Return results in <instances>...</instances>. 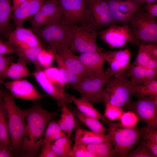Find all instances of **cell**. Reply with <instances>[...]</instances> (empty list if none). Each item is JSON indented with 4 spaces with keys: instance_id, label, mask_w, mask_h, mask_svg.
I'll list each match as a JSON object with an SVG mask.
<instances>
[{
    "instance_id": "cell-1",
    "label": "cell",
    "mask_w": 157,
    "mask_h": 157,
    "mask_svg": "<svg viewBox=\"0 0 157 157\" xmlns=\"http://www.w3.org/2000/svg\"><path fill=\"white\" fill-rule=\"evenodd\" d=\"M26 110L25 132L19 153L22 156H33L39 153L46 126L58 114L47 111L38 103Z\"/></svg>"
},
{
    "instance_id": "cell-2",
    "label": "cell",
    "mask_w": 157,
    "mask_h": 157,
    "mask_svg": "<svg viewBox=\"0 0 157 157\" xmlns=\"http://www.w3.org/2000/svg\"><path fill=\"white\" fill-rule=\"evenodd\" d=\"M5 109L10 147L13 152L19 153L25 129L26 110L19 108L10 93L1 90Z\"/></svg>"
},
{
    "instance_id": "cell-3",
    "label": "cell",
    "mask_w": 157,
    "mask_h": 157,
    "mask_svg": "<svg viewBox=\"0 0 157 157\" xmlns=\"http://www.w3.org/2000/svg\"><path fill=\"white\" fill-rule=\"evenodd\" d=\"M109 138L114 145V156L127 157L130 150L139 140L140 130L136 126L125 127L120 123L107 120Z\"/></svg>"
},
{
    "instance_id": "cell-4",
    "label": "cell",
    "mask_w": 157,
    "mask_h": 157,
    "mask_svg": "<svg viewBox=\"0 0 157 157\" xmlns=\"http://www.w3.org/2000/svg\"><path fill=\"white\" fill-rule=\"evenodd\" d=\"M67 26L70 49L73 52L81 53L102 52L96 42L98 34L97 30L87 24Z\"/></svg>"
},
{
    "instance_id": "cell-5",
    "label": "cell",
    "mask_w": 157,
    "mask_h": 157,
    "mask_svg": "<svg viewBox=\"0 0 157 157\" xmlns=\"http://www.w3.org/2000/svg\"><path fill=\"white\" fill-rule=\"evenodd\" d=\"M124 73L118 76L110 78L104 90V103H109L126 107L131 102V95L134 86Z\"/></svg>"
},
{
    "instance_id": "cell-6",
    "label": "cell",
    "mask_w": 157,
    "mask_h": 157,
    "mask_svg": "<svg viewBox=\"0 0 157 157\" xmlns=\"http://www.w3.org/2000/svg\"><path fill=\"white\" fill-rule=\"evenodd\" d=\"M35 33L48 43L54 54L64 48L70 49L67 26L61 19L45 25Z\"/></svg>"
},
{
    "instance_id": "cell-7",
    "label": "cell",
    "mask_w": 157,
    "mask_h": 157,
    "mask_svg": "<svg viewBox=\"0 0 157 157\" xmlns=\"http://www.w3.org/2000/svg\"><path fill=\"white\" fill-rule=\"evenodd\" d=\"M129 23L138 41L140 40L156 44L157 22L155 17L151 16L147 12L138 10L131 17Z\"/></svg>"
},
{
    "instance_id": "cell-8",
    "label": "cell",
    "mask_w": 157,
    "mask_h": 157,
    "mask_svg": "<svg viewBox=\"0 0 157 157\" xmlns=\"http://www.w3.org/2000/svg\"><path fill=\"white\" fill-rule=\"evenodd\" d=\"M109 78L106 74L102 76L83 78L77 83L68 84L67 86L77 91L92 104L104 103V87Z\"/></svg>"
},
{
    "instance_id": "cell-9",
    "label": "cell",
    "mask_w": 157,
    "mask_h": 157,
    "mask_svg": "<svg viewBox=\"0 0 157 157\" xmlns=\"http://www.w3.org/2000/svg\"><path fill=\"white\" fill-rule=\"evenodd\" d=\"M99 34L101 39L111 48L122 47L129 43L139 44L129 24L121 26L112 24Z\"/></svg>"
},
{
    "instance_id": "cell-10",
    "label": "cell",
    "mask_w": 157,
    "mask_h": 157,
    "mask_svg": "<svg viewBox=\"0 0 157 157\" xmlns=\"http://www.w3.org/2000/svg\"><path fill=\"white\" fill-rule=\"evenodd\" d=\"M86 24L97 30L113 23L106 1L87 0L85 16Z\"/></svg>"
},
{
    "instance_id": "cell-11",
    "label": "cell",
    "mask_w": 157,
    "mask_h": 157,
    "mask_svg": "<svg viewBox=\"0 0 157 157\" xmlns=\"http://www.w3.org/2000/svg\"><path fill=\"white\" fill-rule=\"evenodd\" d=\"M62 13L61 20L68 26L86 24L87 0H58Z\"/></svg>"
},
{
    "instance_id": "cell-12",
    "label": "cell",
    "mask_w": 157,
    "mask_h": 157,
    "mask_svg": "<svg viewBox=\"0 0 157 157\" xmlns=\"http://www.w3.org/2000/svg\"><path fill=\"white\" fill-rule=\"evenodd\" d=\"M126 108L133 112L138 119L147 125L157 128V104L153 95L140 97L135 101L130 103Z\"/></svg>"
},
{
    "instance_id": "cell-13",
    "label": "cell",
    "mask_w": 157,
    "mask_h": 157,
    "mask_svg": "<svg viewBox=\"0 0 157 157\" xmlns=\"http://www.w3.org/2000/svg\"><path fill=\"white\" fill-rule=\"evenodd\" d=\"M101 54L110 66L105 72L110 78L112 76L118 77L123 75L130 65L131 53L128 49L102 52Z\"/></svg>"
},
{
    "instance_id": "cell-14",
    "label": "cell",
    "mask_w": 157,
    "mask_h": 157,
    "mask_svg": "<svg viewBox=\"0 0 157 157\" xmlns=\"http://www.w3.org/2000/svg\"><path fill=\"white\" fill-rule=\"evenodd\" d=\"M62 16L58 0H45L31 20V29L35 33L45 25L61 19Z\"/></svg>"
},
{
    "instance_id": "cell-15",
    "label": "cell",
    "mask_w": 157,
    "mask_h": 157,
    "mask_svg": "<svg viewBox=\"0 0 157 157\" xmlns=\"http://www.w3.org/2000/svg\"><path fill=\"white\" fill-rule=\"evenodd\" d=\"M2 83L14 98L35 101L40 100L44 97L27 80L20 79Z\"/></svg>"
},
{
    "instance_id": "cell-16",
    "label": "cell",
    "mask_w": 157,
    "mask_h": 157,
    "mask_svg": "<svg viewBox=\"0 0 157 157\" xmlns=\"http://www.w3.org/2000/svg\"><path fill=\"white\" fill-rule=\"evenodd\" d=\"M32 75L47 95L55 99L59 106L61 107L67 102H72L70 95L65 91V89L59 87L51 81L41 69H36Z\"/></svg>"
},
{
    "instance_id": "cell-17",
    "label": "cell",
    "mask_w": 157,
    "mask_h": 157,
    "mask_svg": "<svg viewBox=\"0 0 157 157\" xmlns=\"http://www.w3.org/2000/svg\"><path fill=\"white\" fill-rule=\"evenodd\" d=\"M8 41L14 47L27 48L42 45L38 35L31 29L19 27L8 34Z\"/></svg>"
},
{
    "instance_id": "cell-18",
    "label": "cell",
    "mask_w": 157,
    "mask_h": 157,
    "mask_svg": "<svg viewBox=\"0 0 157 157\" xmlns=\"http://www.w3.org/2000/svg\"><path fill=\"white\" fill-rule=\"evenodd\" d=\"M102 52L81 53L77 56L90 77L101 76L105 75L103 68L105 61Z\"/></svg>"
},
{
    "instance_id": "cell-19",
    "label": "cell",
    "mask_w": 157,
    "mask_h": 157,
    "mask_svg": "<svg viewBox=\"0 0 157 157\" xmlns=\"http://www.w3.org/2000/svg\"><path fill=\"white\" fill-rule=\"evenodd\" d=\"M45 0H26L13 13L16 28L23 26L24 23L40 10Z\"/></svg>"
},
{
    "instance_id": "cell-20",
    "label": "cell",
    "mask_w": 157,
    "mask_h": 157,
    "mask_svg": "<svg viewBox=\"0 0 157 157\" xmlns=\"http://www.w3.org/2000/svg\"><path fill=\"white\" fill-rule=\"evenodd\" d=\"M65 66L73 73L83 78L90 77L78 58L69 48H64L56 53Z\"/></svg>"
},
{
    "instance_id": "cell-21",
    "label": "cell",
    "mask_w": 157,
    "mask_h": 157,
    "mask_svg": "<svg viewBox=\"0 0 157 157\" xmlns=\"http://www.w3.org/2000/svg\"><path fill=\"white\" fill-rule=\"evenodd\" d=\"M127 71L128 73L127 75L128 77L131 78L130 81L133 86L147 81L157 80V69L132 64L130 65Z\"/></svg>"
},
{
    "instance_id": "cell-22",
    "label": "cell",
    "mask_w": 157,
    "mask_h": 157,
    "mask_svg": "<svg viewBox=\"0 0 157 157\" xmlns=\"http://www.w3.org/2000/svg\"><path fill=\"white\" fill-rule=\"evenodd\" d=\"M111 141L108 134L101 135L84 130L78 125L76 128L75 144H87Z\"/></svg>"
},
{
    "instance_id": "cell-23",
    "label": "cell",
    "mask_w": 157,
    "mask_h": 157,
    "mask_svg": "<svg viewBox=\"0 0 157 157\" xmlns=\"http://www.w3.org/2000/svg\"><path fill=\"white\" fill-rule=\"evenodd\" d=\"M71 102H73L76 106L78 111L87 116L101 119L107 123V120L92 105V104L86 99L81 97L77 98L74 96L70 95Z\"/></svg>"
},
{
    "instance_id": "cell-24",
    "label": "cell",
    "mask_w": 157,
    "mask_h": 157,
    "mask_svg": "<svg viewBox=\"0 0 157 157\" xmlns=\"http://www.w3.org/2000/svg\"><path fill=\"white\" fill-rule=\"evenodd\" d=\"M11 0H0V34H4L11 31L10 20L13 14Z\"/></svg>"
},
{
    "instance_id": "cell-25",
    "label": "cell",
    "mask_w": 157,
    "mask_h": 157,
    "mask_svg": "<svg viewBox=\"0 0 157 157\" xmlns=\"http://www.w3.org/2000/svg\"><path fill=\"white\" fill-rule=\"evenodd\" d=\"M61 107L60 117L57 122L61 130L70 137L72 131L76 126L75 116L68 108L66 103L63 104Z\"/></svg>"
},
{
    "instance_id": "cell-26",
    "label": "cell",
    "mask_w": 157,
    "mask_h": 157,
    "mask_svg": "<svg viewBox=\"0 0 157 157\" xmlns=\"http://www.w3.org/2000/svg\"><path fill=\"white\" fill-rule=\"evenodd\" d=\"M44 49L42 45L24 49L14 47V53L27 63L34 64L36 69H40L41 68L38 65V58Z\"/></svg>"
},
{
    "instance_id": "cell-27",
    "label": "cell",
    "mask_w": 157,
    "mask_h": 157,
    "mask_svg": "<svg viewBox=\"0 0 157 157\" xmlns=\"http://www.w3.org/2000/svg\"><path fill=\"white\" fill-rule=\"evenodd\" d=\"M27 63L25 61L19 58L17 62H12L5 73L4 77L14 80L27 77L29 74Z\"/></svg>"
},
{
    "instance_id": "cell-28",
    "label": "cell",
    "mask_w": 157,
    "mask_h": 157,
    "mask_svg": "<svg viewBox=\"0 0 157 157\" xmlns=\"http://www.w3.org/2000/svg\"><path fill=\"white\" fill-rule=\"evenodd\" d=\"M87 149L97 157H110L114 156L113 144L110 141L85 144Z\"/></svg>"
},
{
    "instance_id": "cell-29",
    "label": "cell",
    "mask_w": 157,
    "mask_h": 157,
    "mask_svg": "<svg viewBox=\"0 0 157 157\" xmlns=\"http://www.w3.org/2000/svg\"><path fill=\"white\" fill-rule=\"evenodd\" d=\"M74 115L92 131L101 135H105L107 129L99 121L98 119L87 116L78 111H75Z\"/></svg>"
},
{
    "instance_id": "cell-30",
    "label": "cell",
    "mask_w": 157,
    "mask_h": 157,
    "mask_svg": "<svg viewBox=\"0 0 157 157\" xmlns=\"http://www.w3.org/2000/svg\"><path fill=\"white\" fill-rule=\"evenodd\" d=\"M0 144L8 146L11 148L6 112L1 90H0Z\"/></svg>"
},
{
    "instance_id": "cell-31",
    "label": "cell",
    "mask_w": 157,
    "mask_h": 157,
    "mask_svg": "<svg viewBox=\"0 0 157 157\" xmlns=\"http://www.w3.org/2000/svg\"><path fill=\"white\" fill-rule=\"evenodd\" d=\"M132 65L157 69V60L152 57L143 44L140 45L137 57Z\"/></svg>"
},
{
    "instance_id": "cell-32",
    "label": "cell",
    "mask_w": 157,
    "mask_h": 157,
    "mask_svg": "<svg viewBox=\"0 0 157 157\" xmlns=\"http://www.w3.org/2000/svg\"><path fill=\"white\" fill-rule=\"evenodd\" d=\"M132 94L138 98L157 95V80L147 81L140 85L134 86Z\"/></svg>"
},
{
    "instance_id": "cell-33",
    "label": "cell",
    "mask_w": 157,
    "mask_h": 157,
    "mask_svg": "<svg viewBox=\"0 0 157 157\" xmlns=\"http://www.w3.org/2000/svg\"><path fill=\"white\" fill-rule=\"evenodd\" d=\"M72 142L67 135L55 140L51 143V146L57 157H67L71 149Z\"/></svg>"
},
{
    "instance_id": "cell-34",
    "label": "cell",
    "mask_w": 157,
    "mask_h": 157,
    "mask_svg": "<svg viewBox=\"0 0 157 157\" xmlns=\"http://www.w3.org/2000/svg\"><path fill=\"white\" fill-rule=\"evenodd\" d=\"M43 142L51 144L67 135L61 130L57 122L50 121L47 124Z\"/></svg>"
},
{
    "instance_id": "cell-35",
    "label": "cell",
    "mask_w": 157,
    "mask_h": 157,
    "mask_svg": "<svg viewBox=\"0 0 157 157\" xmlns=\"http://www.w3.org/2000/svg\"><path fill=\"white\" fill-rule=\"evenodd\" d=\"M106 1L113 23L129 24L131 18L122 14L119 10V0H109Z\"/></svg>"
},
{
    "instance_id": "cell-36",
    "label": "cell",
    "mask_w": 157,
    "mask_h": 157,
    "mask_svg": "<svg viewBox=\"0 0 157 157\" xmlns=\"http://www.w3.org/2000/svg\"><path fill=\"white\" fill-rule=\"evenodd\" d=\"M54 59L56 61L57 67L62 76L68 84H73L76 83L83 78L71 72L65 66L56 54H54Z\"/></svg>"
},
{
    "instance_id": "cell-37",
    "label": "cell",
    "mask_w": 157,
    "mask_h": 157,
    "mask_svg": "<svg viewBox=\"0 0 157 157\" xmlns=\"http://www.w3.org/2000/svg\"><path fill=\"white\" fill-rule=\"evenodd\" d=\"M43 71L46 76L59 87L65 89L68 83L64 80L58 67L51 66Z\"/></svg>"
},
{
    "instance_id": "cell-38",
    "label": "cell",
    "mask_w": 157,
    "mask_h": 157,
    "mask_svg": "<svg viewBox=\"0 0 157 157\" xmlns=\"http://www.w3.org/2000/svg\"><path fill=\"white\" fill-rule=\"evenodd\" d=\"M140 3L135 0H119V9L123 14L130 18L138 10Z\"/></svg>"
},
{
    "instance_id": "cell-39",
    "label": "cell",
    "mask_w": 157,
    "mask_h": 157,
    "mask_svg": "<svg viewBox=\"0 0 157 157\" xmlns=\"http://www.w3.org/2000/svg\"><path fill=\"white\" fill-rule=\"evenodd\" d=\"M105 104V108L104 116L105 118L111 121L119 119L124 112L122 107L108 103Z\"/></svg>"
},
{
    "instance_id": "cell-40",
    "label": "cell",
    "mask_w": 157,
    "mask_h": 157,
    "mask_svg": "<svg viewBox=\"0 0 157 157\" xmlns=\"http://www.w3.org/2000/svg\"><path fill=\"white\" fill-rule=\"evenodd\" d=\"M67 157H97L96 155L87 149L85 144L75 143L70 150Z\"/></svg>"
},
{
    "instance_id": "cell-41",
    "label": "cell",
    "mask_w": 157,
    "mask_h": 157,
    "mask_svg": "<svg viewBox=\"0 0 157 157\" xmlns=\"http://www.w3.org/2000/svg\"><path fill=\"white\" fill-rule=\"evenodd\" d=\"M55 54L51 50L44 49L39 55L38 62L41 68L44 69L51 66L53 60L54 59Z\"/></svg>"
},
{
    "instance_id": "cell-42",
    "label": "cell",
    "mask_w": 157,
    "mask_h": 157,
    "mask_svg": "<svg viewBox=\"0 0 157 157\" xmlns=\"http://www.w3.org/2000/svg\"><path fill=\"white\" fill-rule=\"evenodd\" d=\"M119 120L123 126L127 127H132L135 126L138 119L133 112L130 110L124 112Z\"/></svg>"
},
{
    "instance_id": "cell-43",
    "label": "cell",
    "mask_w": 157,
    "mask_h": 157,
    "mask_svg": "<svg viewBox=\"0 0 157 157\" xmlns=\"http://www.w3.org/2000/svg\"><path fill=\"white\" fill-rule=\"evenodd\" d=\"M128 157H155L146 145L142 142L127 155Z\"/></svg>"
},
{
    "instance_id": "cell-44",
    "label": "cell",
    "mask_w": 157,
    "mask_h": 157,
    "mask_svg": "<svg viewBox=\"0 0 157 157\" xmlns=\"http://www.w3.org/2000/svg\"><path fill=\"white\" fill-rule=\"evenodd\" d=\"M140 137L145 141H149L157 143V130L155 128L147 125L140 130Z\"/></svg>"
},
{
    "instance_id": "cell-45",
    "label": "cell",
    "mask_w": 157,
    "mask_h": 157,
    "mask_svg": "<svg viewBox=\"0 0 157 157\" xmlns=\"http://www.w3.org/2000/svg\"><path fill=\"white\" fill-rule=\"evenodd\" d=\"M14 59V57L12 55L8 56L7 55L0 54V83L8 67Z\"/></svg>"
},
{
    "instance_id": "cell-46",
    "label": "cell",
    "mask_w": 157,
    "mask_h": 157,
    "mask_svg": "<svg viewBox=\"0 0 157 157\" xmlns=\"http://www.w3.org/2000/svg\"><path fill=\"white\" fill-rule=\"evenodd\" d=\"M42 149L39 155L40 157H57L51 147V144L43 142Z\"/></svg>"
},
{
    "instance_id": "cell-47",
    "label": "cell",
    "mask_w": 157,
    "mask_h": 157,
    "mask_svg": "<svg viewBox=\"0 0 157 157\" xmlns=\"http://www.w3.org/2000/svg\"><path fill=\"white\" fill-rule=\"evenodd\" d=\"M14 53V47L8 41L0 40V54L10 55Z\"/></svg>"
},
{
    "instance_id": "cell-48",
    "label": "cell",
    "mask_w": 157,
    "mask_h": 157,
    "mask_svg": "<svg viewBox=\"0 0 157 157\" xmlns=\"http://www.w3.org/2000/svg\"><path fill=\"white\" fill-rule=\"evenodd\" d=\"M13 156L11 148L8 146L0 144V157Z\"/></svg>"
},
{
    "instance_id": "cell-49",
    "label": "cell",
    "mask_w": 157,
    "mask_h": 157,
    "mask_svg": "<svg viewBox=\"0 0 157 157\" xmlns=\"http://www.w3.org/2000/svg\"><path fill=\"white\" fill-rule=\"evenodd\" d=\"M145 9L151 16L156 17L157 16V3L147 4Z\"/></svg>"
},
{
    "instance_id": "cell-50",
    "label": "cell",
    "mask_w": 157,
    "mask_h": 157,
    "mask_svg": "<svg viewBox=\"0 0 157 157\" xmlns=\"http://www.w3.org/2000/svg\"><path fill=\"white\" fill-rule=\"evenodd\" d=\"M144 45L145 48L154 59L157 60V46L156 44H149Z\"/></svg>"
},
{
    "instance_id": "cell-51",
    "label": "cell",
    "mask_w": 157,
    "mask_h": 157,
    "mask_svg": "<svg viewBox=\"0 0 157 157\" xmlns=\"http://www.w3.org/2000/svg\"><path fill=\"white\" fill-rule=\"evenodd\" d=\"M152 152L155 157L157 156V143L149 141L142 142Z\"/></svg>"
},
{
    "instance_id": "cell-52",
    "label": "cell",
    "mask_w": 157,
    "mask_h": 157,
    "mask_svg": "<svg viewBox=\"0 0 157 157\" xmlns=\"http://www.w3.org/2000/svg\"><path fill=\"white\" fill-rule=\"evenodd\" d=\"M26 0H13V11L18 8Z\"/></svg>"
},
{
    "instance_id": "cell-53",
    "label": "cell",
    "mask_w": 157,
    "mask_h": 157,
    "mask_svg": "<svg viewBox=\"0 0 157 157\" xmlns=\"http://www.w3.org/2000/svg\"><path fill=\"white\" fill-rule=\"evenodd\" d=\"M139 3L145 2L147 4L154 3L157 0H135Z\"/></svg>"
},
{
    "instance_id": "cell-54",
    "label": "cell",
    "mask_w": 157,
    "mask_h": 157,
    "mask_svg": "<svg viewBox=\"0 0 157 157\" xmlns=\"http://www.w3.org/2000/svg\"></svg>"
}]
</instances>
